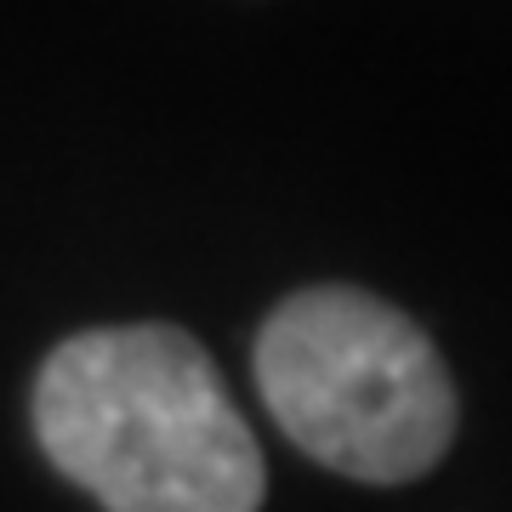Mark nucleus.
<instances>
[{"mask_svg": "<svg viewBox=\"0 0 512 512\" xmlns=\"http://www.w3.org/2000/svg\"><path fill=\"white\" fill-rule=\"evenodd\" d=\"M35 433L109 512H256L262 450L205 348L171 325L86 330L46 359Z\"/></svg>", "mask_w": 512, "mask_h": 512, "instance_id": "nucleus-1", "label": "nucleus"}, {"mask_svg": "<svg viewBox=\"0 0 512 512\" xmlns=\"http://www.w3.org/2000/svg\"><path fill=\"white\" fill-rule=\"evenodd\" d=\"M256 387L313 461L365 484L421 478L456 439L439 348L365 291H302L256 336Z\"/></svg>", "mask_w": 512, "mask_h": 512, "instance_id": "nucleus-2", "label": "nucleus"}]
</instances>
